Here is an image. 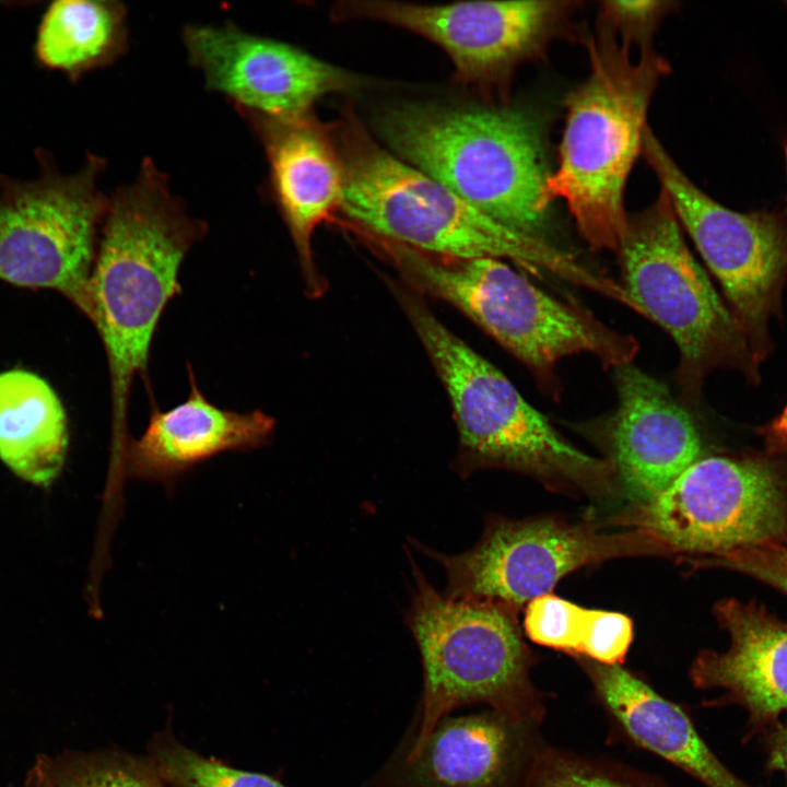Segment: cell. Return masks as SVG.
<instances>
[{
  "label": "cell",
  "mask_w": 787,
  "mask_h": 787,
  "mask_svg": "<svg viewBox=\"0 0 787 787\" xmlns=\"http://www.w3.org/2000/svg\"><path fill=\"white\" fill-rule=\"evenodd\" d=\"M191 218L154 162L142 161L131 184L109 196L90 281L89 318L102 339L111 395V461L121 465L127 413L136 377L152 399L149 361L168 302L181 292L180 266L207 233Z\"/></svg>",
  "instance_id": "obj_1"
},
{
  "label": "cell",
  "mask_w": 787,
  "mask_h": 787,
  "mask_svg": "<svg viewBox=\"0 0 787 787\" xmlns=\"http://www.w3.org/2000/svg\"><path fill=\"white\" fill-rule=\"evenodd\" d=\"M343 172L348 224L414 249L451 258L509 259L609 297L614 281L544 239L518 233L381 145L351 108L332 124Z\"/></svg>",
  "instance_id": "obj_2"
},
{
  "label": "cell",
  "mask_w": 787,
  "mask_h": 787,
  "mask_svg": "<svg viewBox=\"0 0 787 787\" xmlns=\"http://www.w3.org/2000/svg\"><path fill=\"white\" fill-rule=\"evenodd\" d=\"M399 158L524 235L544 239L550 204L543 137L516 107L401 103L375 118Z\"/></svg>",
  "instance_id": "obj_3"
},
{
  "label": "cell",
  "mask_w": 787,
  "mask_h": 787,
  "mask_svg": "<svg viewBox=\"0 0 787 787\" xmlns=\"http://www.w3.org/2000/svg\"><path fill=\"white\" fill-rule=\"evenodd\" d=\"M630 44L604 28L588 43L590 72L567 97L559 165L544 196L566 202L595 250L616 254L627 231L624 189L643 149L646 117L667 62L648 47L633 61Z\"/></svg>",
  "instance_id": "obj_4"
},
{
  "label": "cell",
  "mask_w": 787,
  "mask_h": 787,
  "mask_svg": "<svg viewBox=\"0 0 787 787\" xmlns=\"http://www.w3.org/2000/svg\"><path fill=\"white\" fill-rule=\"evenodd\" d=\"M444 385L458 430L455 471L505 468L551 488L601 492L615 471L567 442L510 380L431 312L419 293L389 281Z\"/></svg>",
  "instance_id": "obj_5"
},
{
  "label": "cell",
  "mask_w": 787,
  "mask_h": 787,
  "mask_svg": "<svg viewBox=\"0 0 787 787\" xmlns=\"http://www.w3.org/2000/svg\"><path fill=\"white\" fill-rule=\"evenodd\" d=\"M363 240L393 266L406 285L459 309L545 389L557 387L554 371L566 356L588 353L616 368L632 363L638 352L634 337L549 295L503 259L437 256L373 234Z\"/></svg>",
  "instance_id": "obj_6"
},
{
  "label": "cell",
  "mask_w": 787,
  "mask_h": 787,
  "mask_svg": "<svg viewBox=\"0 0 787 787\" xmlns=\"http://www.w3.org/2000/svg\"><path fill=\"white\" fill-rule=\"evenodd\" d=\"M415 587L406 622L423 667L415 727L401 744L416 751L454 709L484 704L515 720L542 723L543 694L530 671L535 655L524 641L517 611L481 599L437 592L412 561Z\"/></svg>",
  "instance_id": "obj_7"
},
{
  "label": "cell",
  "mask_w": 787,
  "mask_h": 787,
  "mask_svg": "<svg viewBox=\"0 0 787 787\" xmlns=\"http://www.w3.org/2000/svg\"><path fill=\"white\" fill-rule=\"evenodd\" d=\"M621 285L638 314L659 325L679 351L683 404L696 402L704 378L720 367L759 376L748 341L691 254L667 193L629 219L616 251Z\"/></svg>",
  "instance_id": "obj_8"
},
{
  "label": "cell",
  "mask_w": 787,
  "mask_h": 787,
  "mask_svg": "<svg viewBox=\"0 0 787 787\" xmlns=\"http://www.w3.org/2000/svg\"><path fill=\"white\" fill-rule=\"evenodd\" d=\"M39 174L21 180L0 174V280L50 289L84 315L109 197L98 186L105 158L89 153L63 173L44 151Z\"/></svg>",
  "instance_id": "obj_9"
},
{
  "label": "cell",
  "mask_w": 787,
  "mask_h": 787,
  "mask_svg": "<svg viewBox=\"0 0 787 787\" xmlns=\"http://www.w3.org/2000/svg\"><path fill=\"white\" fill-rule=\"evenodd\" d=\"M619 521L693 562L787 540V456H703Z\"/></svg>",
  "instance_id": "obj_10"
},
{
  "label": "cell",
  "mask_w": 787,
  "mask_h": 787,
  "mask_svg": "<svg viewBox=\"0 0 787 787\" xmlns=\"http://www.w3.org/2000/svg\"><path fill=\"white\" fill-rule=\"evenodd\" d=\"M642 152L676 215L719 281L757 366L770 351L787 275V219L774 211L737 212L701 190L647 127Z\"/></svg>",
  "instance_id": "obj_11"
},
{
  "label": "cell",
  "mask_w": 787,
  "mask_h": 787,
  "mask_svg": "<svg viewBox=\"0 0 787 787\" xmlns=\"http://www.w3.org/2000/svg\"><path fill=\"white\" fill-rule=\"evenodd\" d=\"M446 571V595L481 599L518 611L550 594L568 573L611 557L669 551L642 531L600 533L586 525L553 517L488 519L481 540L470 550L445 555L421 547Z\"/></svg>",
  "instance_id": "obj_12"
},
{
  "label": "cell",
  "mask_w": 787,
  "mask_h": 787,
  "mask_svg": "<svg viewBox=\"0 0 787 787\" xmlns=\"http://www.w3.org/2000/svg\"><path fill=\"white\" fill-rule=\"evenodd\" d=\"M571 1H468L416 4L388 0H340L338 22L368 20L416 34L438 46L455 79L480 92L506 86L521 62L540 54L574 10Z\"/></svg>",
  "instance_id": "obj_13"
},
{
  "label": "cell",
  "mask_w": 787,
  "mask_h": 787,
  "mask_svg": "<svg viewBox=\"0 0 787 787\" xmlns=\"http://www.w3.org/2000/svg\"><path fill=\"white\" fill-rule=\"evenodd\" d=\"M183 39L205 87L236 109L290 117L307 114L320 98L366 89L369 81L291 44L258 36L231 22L186 25Z\"/></svg>",
  "instance_id": "obj_14"
},
{
  "label": "cell",
  "mask_w": 787,
  "mask_h": 787,
  "mask_svg": "<svg viewBox=\"0 0 787 787\" xmlns=\"http://www.w3.org/2000/svg\"><path fill=\"white\" fill-rule=\"evenodd\" d=\"M260 142L269 166V193L294 244L309 296L324 282L316 268L312 237L341 210L343 172L332 125L314 111L277 117L236 109Z\"/></svg>",
  "instance_id": "obj_15"
},
{
  "label": "cell",
  "mask_w": 787,
  "mask_h": 787,
  "mask_svg": "<svg viewBox=\"0 0 787 787\" xmlns=\"http://www.w3.org/2000/svg\"><path fill=\"white\" fill-rule=\"evenodd\" d=\"M540 724L495 710L444 717L414 752L400 748L374 787H519L543 745Z\"/></svg>",
  "instance_id": "obj_16"
},
{
  "label": "cell",
  "mask_w": 787,
  "mask_h": 787,
  "mask_svg": "<svg viewBox=\"0 0 787 787\" xmlns=\"http://www.w3.org/2000/svg\"><path fill=\"white\" fill-rule=\"evenodd\" d=\"M618 406L606 443L627 496L646 503L703 457L701 433L666 384L632 363L614 368Z\"/></svg>",
  "instance_id": "obj_17"
},
{
  "label": "cell",
  "mask_w": 787,
  "mask_h": 787,
  "mask_svg": "<svg viewBox=\"0 0 787 787\" xmlns=\"http://www.w3.org/2000/svg\"><path fill=\"white\" fill-rule=\"evenodd\" d=\"M713 613L730 645L726 651H700L691 681L697 689L723 691L709 705L742 707L750 732L765 733L787 715V620L755 600L737 598L719 600Z\"/></svg>",
  "instance_id": "obj_18"
},
{
  "label": "cell",
  "mask_w": 787,
  "mask_h": 787,
  "mask_svg": "<svg viewBox=\"0 0 787 787\" xmlns=\"http://www.w3.org/2000/svg\"><path fill=\"white\" fill-rule=\"evenodd\" d=\"M187 369L188 398L166 411L152 406L145 431L126 445L125 474L172 488L181 474L221 453L247 451L269 442L275 424L270 415L214 406L199 389L189 364Z\"/></svg>",
  "instance_id": "obj_19"
},
{
  "label": "cell",
  "mask_w": 787,
  "mask_h": 787,
  "mask_svg": "<svg viewBox=\"0 0 787 787\" xmlns=\"http://www.w3.org/2000/svg\"><path fill=\"white\" fill-rule=\"evenodd\" d=\"M578 661L597 698L633 743L670 762L706 787H754L721 763L684 709L647 682L621 665H602L586 658Z\"/></svg>",
  "instance_id": "obj_20"
},
{
  "label": "cell",
  "mask_w": 787,
  "mask_h": 787,
  "mask_svg": "<svg viewBox=\"0 0 787 787\" xmlns=\"http://www.w3.org/2000/svg\"><path fill=\"white\" fill-rule=\"evenodd\" d=\"M63 406L49 384L24 369L0 373V459L20 479L48 488L67 457Z\"/></svg>",
  "instance_id": "obj_21"
},
{
  "label": "cell",
  "mask_w": 787,
  "mask_h": 787,
  "mask_svg": "<svg viewBox=\"0 0 787 787\" xmlns=\"http://www.w3.org/2000/svg\"><path fill=\"white\" fill-rule=\"evenodd\" d=\"M128 49L127 8L115 0H58L44 12L35 57L71 81L113 64Z\"/></svg>",
  "instance_id": "obj_22"
},
{
  "label": "cell",
  "mask_w": 787,
  "mask_h": 787,
  "mask_svg": "<svg viewBox=\"0 0 787 787\" xmlns=\"http://www.w3.org/2000/svg\"><path fill=\"white\" fill-rule=\"evenodd\" d=\"M32 787H166L149 757L120 751L42 761Z\"/></svg>",
  "instance_id": "obj_23"
},
{
  "label": "cell",
  "mask_w": 787,
  "mask_h": 787,
  "mask_svg": "<svg viewBox=\"0 0 787 787\" xmlns=\"http://www.w3.org/2000/svg\"><path fill=\"white\" fill-rule=\"evenodd\" d=\"M148 750L157 774L172 787H287L272 776L205 757L167 731L154 736Z\"/></svg>",
  "instance_id": "obj_24"
},
{
  "label": "cell",
  "mask_w": 787,
  "mask_h": 787,
  "mask_svg": "<svg viewBox=\"0 0 787 787\" xmlns=\"http://www.w3.org/2000/svg\"><path fill=\"white\" fill-rule=\"evenodd\" d=\"M519 787H663L655 779L608 761L543 744Z\"/></svg>",
  "instance_id": "obj_25"
},
{
  "label": "cell",
  "mask_w": 787,
  "mask_h": 787,
  "mask_svg": "<svg viewBox=\"0 0 787 787\" xmlns=\"http://www.w3.org/2000/svg\"><path fill=\"white\" fill-rule=\"evenodd\" d=\"M586 612L583 607L547 594L527 604L524 630L531 642L578 657Z\"/></svg>",
  "instance_id": "obj_26"
},
{
  "label": "cell",
  "mask_w": 787,
  "mask_h": 787,
  "mask_svg": "<svg viewBox=\"0 0 787 787\" xmlns=\"http://www.w3.org/2000/svg\"><path fill=\"white\" fill-rule=\"evenodd\" d=\"M695 563L742 574L787 596V540L741 548Z\"/></svg>",
  "instance_id": "obj_27"
},
{
  "label": "cell",
  "mask_w": 787,
  "mask_h": 787,
  "mask_svg": "<svg viewBox=\"0 0 787 787\" xmlns=\"http://www.w3.org/2000/svg\"><path fill=\"white\" fill-rule=\"evenodd\" d=\"M633 639V624L623 613L587 609L579 658L621 665Z\"/></svg>",
  "instance_id": "obj_28"
},
{
  "label": "cell",
  "mask_w": 787,
  "mask_h": 787,
  "mask_svg": "<svg viewBox=\"0 0 787 787\" xmlns=\"http://www.w3.org/2000/svg\"><path fill=\"white\" fill-rule=\"evenodd\" d=\"M665 1H604L601 7L603 26L620 32L622 40L646 45L658 20L670 8Z\"/></svg>",
  "instance_id": "obj_29"
},
{
  "label": "cell",
  "mask_w": 787,
  "mask_h": 787,
  "mask_svg": "<svg viewBox=\"0 0 787 787\" xmlns=\"http://www.w3.org/2000/svg\"><path fill=\"white\" fill-rule=\"evenodd\" d=\"M766 765L783 774L787 787V719L765 732Z\"/></svg>",
  "instance_id": "obj_30"
},
{
  "label": "cell",
  "mask_w": 787,
  "mask_h": 787,
  "mask_svg": "<svg viewBox=\"0 0 787 787\" xmlns=\"http://www.w3.org/2000/svg\"><path fill=\"white\" fill-rule=\"evenodd\" d=\"M763 438L764 451L787 456V403L780 413L759 430Z\"/></svg>",
  "instance_id": "obj_31"
},
{
  "label": "cell",
  "mask_w": 787,
  "mask_h": 787,
  "mask_svg": "<svg viewBox=\"0 0 787 787\" xmlns=\"http://www.w3.org/2000/svg\"><path fill=\"white\" fill-rule=\"evenodd\" d=\"M786 171H787V145L785 146Z\"/></svg>",
  "instance_id": "obj_32"
},
{
  "label": "cell",
  "mask_w": 787,
  "mask_h": 787,
  "mask_svg": "<svg viewBox=\"0 0 787 787\" xmlns=\"http://www.w3.org/2000/svg\"><path fill=\"white\" fill-rule=\"evenodd\" d=\"M2 3H4V4H10L11 2H8V1H0V4H2Z\"/></svg>",
  "instance_id": "obj_33"
}]
</instances>
